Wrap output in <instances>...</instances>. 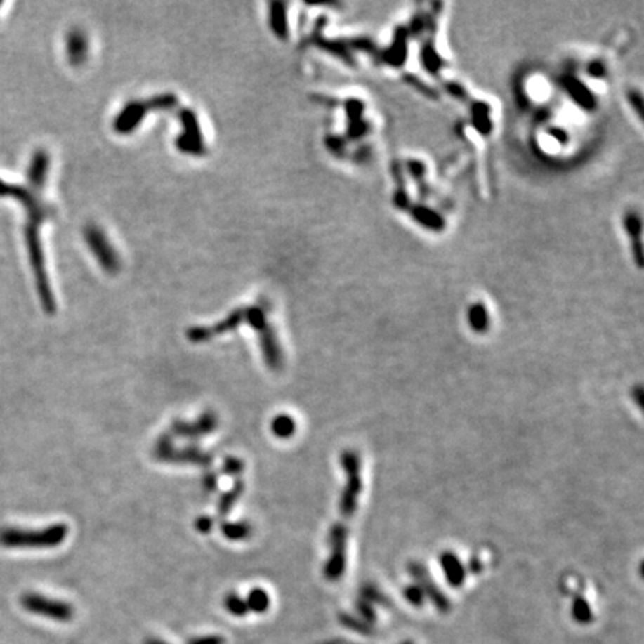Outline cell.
I'll return each instance as SVG.
<instances>
[{
	"label": "cell",
	"mask_w": 644,
	"mask_h": 644,
	"mask_svg": "<svg viewBox=\"0 0 644 644\" xmlns=\"http://www.w3.org/2000/svg\"><path fill=\"white\" fill-rule=\"evenodd\" d=\"M87 51H88V46H87V41H85L84 36L79 32L72 33L67 41V53H69L70 62L74 65L82 63L85 55H87Z\"/></svg>",
	"instance_id": "obj_12"
},
{
	"label": "cell",
	"mask_w": 644,
	"mask_h": 644,
	"mask_svg": "<svg viewBox=\"0 0 644 644\" xmlns=\"http://www.w3.org/2000/svg\"><path fill=\"white\" fill-rule=\"evenodd\" d=\"M143 644H169V643H166L164 640H160V638H148Z\"/></svg>",
	"instance_id": "obj_26"
},
{
	"label": "cell",
	"mask_w": 644,
	"mask_h": 644,
	"mask_svg": "<svg viewBox=\"0 0 644 644\" xmlns=\"http://www.w3.org/2000/svg\"><path fill=\"white\" fill-rule=\"evenodd\" d=\"M405 598H406L412 605L421 607V605L423 604L425 595H423L422 589H421L418 585H412V586H407V588L405 589Z\"/></svg>",
	"instance_id": "obj_21"
},
{
	"label": "cell",
	"mask_w": 644,
	"mask_h": 644,
	"mask_svg": "<svg viewBox=\"0 0 644 644\" xmlns=\"http://www.w3.org/2000/svg\"><path fill=\"white\" fill-rule=\"evenodd\" d=\"M284 5L282 4H272L270 5V22H272V29L279 34V38H285V12H284Z\"/></svg>",
	"instance_id": "obj_18"
},
{
	"label": "cell",
	"mask_w": 644,
	"mask_h": 644,
	"mask_svg": "<svg viewBox=\"0 0 644 644\" xmlns=\"http://www.w3.org/2000/svg\"><path fill=\"white\" fill-rule=\"evenodd\" d=\"M245 601L248 605V610L254 613L263 615L270 609V597H269V593H267V591L263 588L251 589L248 593V598Z\"/></svg>",
	"instance_id": "obj_13"
},
{
	"label": "cell",
	"mask_w": 644,
	"mask_h": 644,
	"mask_svg": "<svg viewBox=\"0 0 644 644\" xmlns=\"http://www.w3.org/2000/svg\"><path fill=\"white\" fill-rule=\"evenodd\" d=\"M245 321V309H236L228 317L212 327H192L187 331V339L192 343L209 342L211 339L221 336L230 331H235L236 328Z\"/></svg>",
	"instance_id": "obj_3"
},
{
	"label": "cell",
	"mask_w": 644,
	"mask_h": 644,
	"mask_svg": "<svg viewBox=\"0 0 644 644\" xmlns=\"http://www.w3.org/2000/svg\"><path fill=\"white\" fill-rule=\"evenodd\" d=\"M243 470H245V464H243V461L240 458H236V456L225 458L224 466H223V473H225V475L239 476L242 475Z\"/></svg>",
	"instance_id": "obj_20"
},
{
	"label": "cell",
	"mask_w": 644,
	"mask_h": 644,
	"mask_svg": "<svg viewBox=\"0 0 644 644\" xmlns=\"http://www.w3.org/2000/svg\"><path fill=\"white\" fill-rule=\"evenodd\" d=\"M216 486H218L216 475H213V473H208V475H206L203 479V488L208 492H213L216 489Z\"/></svg>",
	"instance_id": "obj_25"
},
{
	"label": "cell",
	"mask_w": 644,
	"mask_h": 644,
	"mask_svg": "<svg viewBox=\"0 0 644 644\" xmlns=\"http://www.w3.org/2000/svg\"><path fill=\"white\" fill-rule=\"evenodd\" d=\"M225 640L221 636H200L190 640L187 644H224Z\"/></svg>",
	"instance_id": "obj_23"
},
{
	"label": "cell",
	"mask_w": 644,
	"mask_h": 644,
	"mask_svg": "<svg viewBox=\"0 0 644 644\" xmlns=\"http://www.w3.org/2000/svg\"><path fill=\"white\" fill-rule=\"evenodd\" d=\"M223 536L228 540H247L252 534V527L248 522H224L221 525Z\"/></svg>",
	"instance_id": "obj_15"
},
{
	"label": "cell",
	"mask_w": 644,
	"mask_h": 644,
	"mask_svg": "<svg viewBox=\"0 0 644 644\" xmlns=\"http://www.w3.org/2000/svg\"><path fill=\"white\" fill-rule=\"evenodd\" d=\"M87 240L88 245L96 254V257L99 258L100 264L103 265V269L107 272H117L118 270V257L114 251V248L109 245V242L106 240L105 235L100 232L97 227H88L87 228Z\"/></svg>",
	"instance_id": "obj_7"
},
{
	"label": "cell",
	"mask_w": 644,
	"mask_h": 644,
	"mask_svg": "<svg viewBox=\"0 0 644 644\" xmlns=\"http://www.w3.org/2000/svg\"><path fill=\"white\" fill-rule=\"evenodd\" d=\"M154 456L169 464H196L200 467H208L212 463V456L208 452H203L197 446H188L184 449H176L175 446L162 452H155Z\"/></svg>",
	"instance_id": "obj_5"
},
{
	"label": "cell",
	"mask_w": 644,
	"mask_h": 644,
	"mask_svg": "<svg viewBox=\"0 0 644 644\" xmlns=\"http://www.w3.org/2000/svg\"><path fill=\"white\" fill-rule=\"evenodd\" d=\"M20 604L26 612L42 617L53 619L55 622H69L74 619L75 610L69 603L48 598L38 592H26L21 595Z\"/></svg>",
	"instance_id": "obj_2"
},
{
	"label": "cell",
	"mask_w": 644,
	"mask_h": 644,
	"mask_svg": "<svg viewBox=\"0 0 644 644\" xmlns=\"http://www.w3.org/2000/svg\"><path fill=\"white\" fill-rule=\"evenodd\" d=\"M470 324L476 331H483L488 327V317L483 306H475L470 312Z\"/></svg>",
	"instance_id": "obj_19"
},
{
	"label": "cell",
	"mask_w": 644,
	"mask_h": 644,
	"mask_svg": "<svg viewBox=\"0 0 644 644\" xmlns=\"http://www.w3.org/2000/svg\"><path fill=\"white\" fill-rule=\"evenodd\" d=\"M218 428V416L213 412H204L199 416L196 422L175 421L170 428V434L178 437H185V439L197 440L203 435H208Z\"/></svg>",
	"instance_id": "obj_4"
},
{
	"label": "cell",
	"mask_w": 644,
	"mask_h": 644,
	"mask_svg": "<svg viewBox=\"0 0 644 644\" xmlns=\"http://www.w3.org/2000/svg\"><path fill=\"white\" fill-rule=\"evenodd\" d=\"M224 609L230 613V615H233L236 617H242V616H245L249 610H248V605H247V601L243 600L242 597H239V595L236 592H230L227 593L225 597H224Z\"/></svg>",
	"instance_id": "obj_17"
},
{
	"label": "cell",
	"mask_w": 644,
	"mask_h": 644,
	"mask_svg": "<svg viewBox=\"0 0 644 644\" xmlns=\"http://www.w3.org/2000/svg\"><path fill=\"white\" fill-rule=\"evenodd\" d=\"M571 616L580 625H588L592 622L593 613L589 603L583 597H576L571 604Z\"/></svg>",
	"instance_id": "obj_16"
},
{
	"label": "cell",
	"mask_w": 644,
	"mask_h": 644,
	"mask_svg": "<svg viewBox=\"0 0 644 644\" xmlns=\"http://www.w3.org/2000/svg\"><path fill=\"white\" fill-rule=\"evenodd\" d=\"M213 527V520L209 516H200L196 520V530L202 534H208Z\"/></svg>",
	"instance_id": "obj_24"
},
{
	"label": "cell",
	"mask_w": 644,
	"mask_h": 644,
	"mask_svg": "<svg viewBox=\"0 0 644 644\" xmlns=\"http://www.w3.org/2000/svg\"><path fill=\"white\" fill-rule=\"evenodd\" d=\"M340 621H342V624L350 629H354V631H358V633H369V626L366 624H360L357 619L354 617H350L349 615H342L340 616Z\"/></svg>",
	"instance_id": "obj_22"
},
{
	"label": "cell",
	"mask_w": 644,
	"mask_h": 644,
	"mask_svg": "<svg viewBox=\"0 0 644 644\" xmlns=\"http://www.w3.org/2000/svg\"><path fill=\"white\" fill-rule=\"evenodd\" d=\"M257 333L260 337V345L267 367L272 372H279L284 367V354L276 337V331L273 330V327L270 324H267Z\"/></svg>",
	"instance_id": "obj_8"
},
{
	"label": "cell",
	"mask_w": 644,
	"mask_h": 644,
	"mask_svg": "<svg viewBox=\"0 0 644 644\" xmlns=\"http://www.w3.org/2000/svg\"><path fill=\"white\" fill-rule=\"evenodd\" d=\"M69 534L66 524H53L42 530L4 528L0 531V544L9 549H50L62 544Z\"/></svg>",
	"instance_id": "obj_1"
},
{
	"label": "cell",
	"mask_w": 644,
	"mask_h": 644,
	"mask_svg": "<svg viewBox=\"0 0 644 644\" xmlns=\"http://www.w3.org/2000/svg\"><path fill=\"white\" fill-rule=\"evenodd\" d=\"M270 430L277 437V439H289V437H293L296 434L297 423L291 415L281 413V415L273 418L270 423Z\"/></svg>",
	"instance_id": "obj_11"
},
{
	"label": "cell",
	"mask_w": 644,
	"mask_h": 644,
	"mask_svg": "<svg viewBox=\"0 0 644 644\" xmlns=\"http://www.w3.org/2000/svg\"><path fill=\"white\" fill-rule=\"evenodd\" d=\"M182 123H184L185 133L179 138L180 150L188 152H200L203 148V143L196 115L192 112H184V115H182Z\"/></svg>",
	"instance_id": "obj_9"
},
{
	"label": "cell",
	"mask_w": 644,
	"mask_h": 644,
	"mask_svg": "<svg viewBox=\"0 0 644 644\" xmlns=\"http://www.w3.org/2000/svg\"><path fill=\"white\" fill-rule=\"evenodd\" d=\"M400 644H415V643H413V641H410V640H409V641H403V643H400Z\"/></svg>",
	"instance_id": "obj_27"
},
{
	"label": "cell",
	"mask_w": 644,
	"mask_h": 644,
	"mask_svg": "<svg viewBox=\"0 0 644 644\" xmlns=\"http://www.w3.org/2000/svg\"><path fill=\"white\" fill-rule=\"evenodd\" d=\"M440 565L445 571V576L449 581V585L454 588H459L466 580V568L463 563L459 561V558L451 552H446L440 556Z\"/></svg>",
	"instance_id": "obj_10"
},
{
	"label": "cell",
	"mask_w": 644,
	"mask_h": 644,
	"mask_svg": "<svg viewBox=\"0 0 644 644\" xmlns=\"http://www.w3.org/2000/svg\"><path fill=\"white\" fill-rule=\"evenodd\" d=\"M243 489H245V483H243L242 480H237V482H235L232 489L221 495L220 501H218V513H220V516L224 518V516H227L230 513V510L235 507V504L237 503V500L242 497Z\"/></svg>",
	"instance_id": "obj_14"
},
{
	"label": "cell",
	"mask_w": 644,
	"mask_h": 644,
	"mask_svg": "<svg viewBox=\"0 0 644 644\" xmlns=\"http://www.w3.org/2000/svg\"><path fill=\"white\" fill-rule=\"evenodd\" d=\"M409 570L410 574L416 579V585L422 589L425 597H428L433 601L437 610L442 613H447L451 610V603L446 598V595L435 586V583L431 579V576H428L427 570L421 564H410Z\"/></svg>",
	"instance_id": "obj_6"
}]
</instances>
